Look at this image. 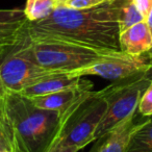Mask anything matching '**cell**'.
I'll return each mask as SVG.
<instances>
[{"label": "cell", "instance_id": "1", "mask_svg": "<svg viewBox=\"0 0 152 152\" xmlns=\"http://www.w3.org/2000/svg\"><path fill=\"white\" fill-rule=\"evenodd\" d=\"M123 2L124 0H110L86 10L57 5L47 18L28 22L26 39L65 42L101 51H121L119 20Z\"/></svg>", "mask_w": 152, "mask_h": 152}, {"label": "cell", "instance_id": "2", "mask_svg": "<svg viewBox=\"0 0 152 152\" xmlns=\"http://www.w3.org/2000/svg\"><path fill=\"white\" fill-rule=\"evenodd\" d=\"M3 102L15 152H48L61 126L63 113L37 107L21 94L7 93Z\"/></svg>", "mask_w": 152, "mask_h": 152}, {"label": "cell", "instance_id": "3", "mask_svg": "<svg viewBox=\"0 0 152 152\" xmlns=\"http://www.w3.org/2000/svg\"><path fill=\"white\" fill-rule=\"evenodd\" d=\"M107 108L103 91H88L61 115V122L48 152L59 147L77 146L80 149L95 141L96 129Z\"/></svg>", "mask_w": 152, "mask_h": 152}, {"label": "cell", "instance_id": "4", "mask_svg": "<svg viewBox=\"0 0 152 152\" xmlns=\"http://www.w3.org/2000/svg\"><path fill=\"white\" fill-rule=\"evenodd\" d=\"M20 49L38 66L58 72H72L97 61L112 51L53 41H29L25 39Z\"/></svg>", "mask_w": 152, "mask_h": 152}, {"label": "cell", "instance_id": "5", "mask_svg": "<svg viewBox=\"0 0 152 152\" xmlns=\"http://www.w3.org/2000/svg\"><path fill=\"white\" fill-rule=\"evenodd\" d=\"M151 79L152 72L127 80L113 83L102 90L107 101V108L96 129L94 139L103 137L137 112L142 95Z\"/></svg>", "mask_w": 152, "mask_h": 152}, {"label": "cell", "instance_id": "6", "mask_svg": "<svg viewBox=\"0 0 152 152\" xmlns=\"http://www.w3.org/2000/svg\"><path fill=\"white\" fill-rule=\"evenodd\" d=\"M151 72L152 61L149 54L148 56H134L122 51H112L81 69L69 72V74L71 77L96 75L117 83Z\"/></svg>", "mask_w": 152, "mask_h": 152}, {"label": "cell", "instance_id": "7", "mask_svg": "<svg viewBox=\"0 0 152 152\" xmlns=\"http://www.w3.org/2000/svg\"><path fill=\"white\" fill-rule=\"evenodd\" d=\"M69 72L48 70L38 66L17 47L0 63V81L7 93L20 94L24 89L51 76Z\"/></svg>", "mask_w": 152, "mask_h": 152}, {"label": "cell", "instance_id": "8", "mask_svg": "<svg viewBox=\"0 0 152 152\" xmlns=\"http://www.w3.org/2000/svg\"><path fill=\"white\" fill-rule=\"evenodd\" d=\"M28 22L23 10H0V63L25 41Z\"/></svg>", "mask_w": 152, "mask_h": 152}, {"label": "cell", "instance_id": "9", "mask_svg": "<svg viewBox=\"0 0 152 152\" xmlns=\"http://www.w3.org/2000/svg\"><path fill=\"white\" fill-rule=\"evenodd\" d=\"M139 112L133 113L114 129L98 139L90 152H125L132 134L143 125L148 117L139 119Z\"/></svg>", "mask_w": 152, "mask_h": 152}, {"label": "cell", "instance_id": "10", "mask_svg": "<svg viewBox=\"0 0 152 152\" xmlns=\"http://www.w3.org/2000/svg\"><path fill=\"white\" fill-rule=\"evenodd\" d=\"M93 83L89 80H85L83 85L75 88H70L63 91L51 93L48 95L38 96V97L29 98L31 102L39 108L53 112L64 113L75 103L81 96L88 91H91Z\"/></svg>", "mask_w": 152, "mask_h": 152}, {"label": "cell", "instance_id": "11", "mask_svg": "<svg viewBox=\"0 0 152 152\" xmlns=\"http://www.w3.org/2000/svg\"><path fill=\"white\" fill-rule=\"evenodd\" d=\"M122 52L141 56L152 50V34L147 22L142 21L127 28L120 34L119 38Z\"/></svg>", "mask_w": 152, "mask_h": 152}, {"label": "cell", "instance_id": "12", "mask_svg": "<svg viewBox=\"0 0 152 152\" xmlns=\"http://www.w3.org/2000/svg\"><path fill=\"white\" fill-rule=\"evenodd\" d=\"M85 80L81 77H71L69 73L59 74V75L51 76V77L34 83L30 87L24 89L20 94L27 98L44 96L66 89H70V88L78 87L83 85Z\"/></svg>", "mask_w": 152, "mask_h": 152}, {"label": "cell", "instance_id": "13", "mask_svg": "<svg viewBox=\"0 0 152 152\" xmlns=\"http://www.w3.org/2000/svg\"><path fill=\"white\" fill-rule=\"evenodd\" d=\"M125 152H152V116L135 130Z\"/></svg>", "mask_w": 152, "mask_h": 152}, {"label": "cell", "instance_id": "14", "mask_svg": "<svg viewBox=\"0 0 152 152\" xmlns=\"http://www.w3.org/2000/svg\"><path fill=\"white\" fill-rule=\"evenodd\" d=\"M57 7V0H27L23 10L29 22H37L47 18Z\"/></svg>", "mask_w": 152, "mask_h": 152}, {"label": "cell", "instance_id": "15", "mask_svg": "<svg viewBox=\"0 0 152 152\" xmlns=\"http://www.w3.org/2000/svg\"><path fill=\"white\" fill-rule=\"evenodd\" d=\"M145 21L133 0H124L120 13V34L137 23Z\"/></svg>", "mask_w": 152, "mask_h": 152}, {"label": "cell", "instance_id": "16", "mask_svg": "<svg viewBox=\"0 0 152 152\" xmlns=\"http://www.w3.org/2000/svg\"><path fill=\"white\" fill-rule=\"evenodd\" d=\"M110 0H59L57 5L72 10H86L101 5Z\"/></svg>", "mask_w": 152, "mask_h": 152}, {"label": "cell", "instance_id": "17", "mask_svg": "<svg viewBox=\"0 0 152 152\" xmlns=\"http://www.w3.org/2000/svg\"><path fill=\"white\" fill-rule=\"evenodd\" d=\"M137 112L143 117L152 116V79L146 91L142 95L139 106H137Z\"/></svg>", "mask_w": 152, "mask_h": 152}, {"label": "cell", "instance_id": "18", "mask_svg": "<svg viewBox=\"0 0 152 152\" xmlns=\"http://www.w3.org/2000/svg\"><path fill=\"white\" fill-rule=\"evenodd\" d=\"M137 5V10L140 11V13L143 15L144 19H147L148 15H149L150 11L152 9V0H133Z\"/></svg>", "mask_w": 152, "mask_h": 152}, {"label": "cell", "instance_id": "19", "mask_svg": "<svg viewBox=\"0 0 152 152\" xmlns=\"http://www.w3.org/2000/svg\"><path fill=\"white\" fill-rule=\"evenodd\" d=\"M80 148L77 146H66V147H59L52 152H78Z\"/></svg>", "mask_w": 152, "mask_h": 152}, {"label": "cell", "instance_id": "20", "mask_svg": "<svg viewBox=\"0 0 152 152\" xmlns=\"http://www.w3.org/2000/svg\"><path fill=\"white\" fill-rule=\"evenodd\" d=\"M146 22H147L148 27H149L150 31H151V34H152V9H151V11H150L149 15H148L147 19H146Z\"/></svg>", "mask_w": 152, "mask_h": 152}, {"label": "cell", "instance_id": "21", "mask_svg": "<svg viewBox=\"0 0 152 152\" xmlns=\"http://www.w3.org/2000/svg\"><path fill=\"white\" fill-rule=\"evenodd\" d=\"M7 92H5L4 88H3L2 83H1V81H0V99H2L3 97H4L5 95H7Z\"/></svg>", "mask_w": 152, "mask_h": 152}, {"label": "cell", "instance_id": "22", "mask_svg": "<svg viewBox=\"0 0 152 152\" xmlns=\"http://www.w3.org/2000/svg\"><path fill=\"white\" fill-rule=\"evenodd\" d=\"M0 152H13V151H11V150H9V149H2Z\"/></svg>", "mask_w": 152, "mask_h": 152}, {"label": "cell", "instance_id": "23", "mask_svg": "<svg viewBox=\"0 0 152 152\" xmlns=\"http://www.w3.org/2000/svg\"><path fill=\"white\" fill-rule=\"evenodd\" d=\"M147 54H149V56H150V57H151V58H152V50L150 51L149 53H147Z\"/></svg>", "mask_w": 152, "mask_h": 152}, {"label": "cell", "instance_id": "24", "mask_svg": "<svg viewBox=\"0 0 152 152\" xmlns=\"http://www.w3.org/2000/svg\"><path fill=\"white\" fill-rule=\"evenodd\" d=\"M57 1H59V0H57Z\"/></svg>", "mask_w": 152, "mask_h": 152}]
</instances>
